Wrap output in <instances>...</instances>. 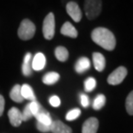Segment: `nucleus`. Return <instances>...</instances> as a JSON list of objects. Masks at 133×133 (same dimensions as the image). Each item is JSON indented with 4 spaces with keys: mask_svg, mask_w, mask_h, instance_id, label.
<instances>
[{
    "mask_svg": "<svg viewBox=\"0 0 133 133\" xmlns=\"http://www.w3.org/2000/svg\"><path fill=\"white\" fill-rule=\"evenodd\" d=\"M92 41L107 51L114 50L116 39L114 35L106 28H96L91 33Z\"/></svg>",
    "mask_w": 133,
    "mask_h": 133,
    "instance_id": "nucleus-1",
    "label": "nucleus"
},
{
    "mask_svg": "<svg viewBox=\"0 0 133 133\" xmlns=\"http://www.w3.org/2000/svg\"><path fill=\"white\" fill-rule=\"evenodd\" d=\"M102 10L101 0H85L84 1V11L89 20L97 18Z\"/></svg>",
    "mask_w": 133,
    "mask_h": 133,
    "instance_id": "nucleus-2",
    "label": "nucleus"
},
{
    "mask_svg": "<svg viewBox=\"0 0 133 133\" xmlns=\"http://www.w3.org/2000/svg\"><path fill=\"white\" fill-rule=\"evenodd\" d=\"M35 25L29 19L22 20L17 31L18 37L22 41L31 39L35 34Z\"/></svg>",
    "mask_w": 133,
    "mask_h": 133,
    "instance_id": "nucleus-3",
    "label": "nucleus"
},
{
    "mask_svg": "<svg viewBox=\"0 0 133 133\" xmlns=\"http://www.w3.org/2000/svg\"><path fill=\"white\" fill-rule=\"evenodd\" d=\"M42 32L46 39H52L55 34V16L54 14L50 12L45 17L42 27Z\"/></svg>",
    "mask_w": 133,
    "mask_h": 133,
    "instance_id": "nucleus-4",
    "label": "nucleus"
},
{
    "mask_svg": "<svg viewBox=\"0 0 133 133\" xmlns=\"http://www.w3.org/2000/svg\"><path fill=\"white\" fill-rule=\"evenodd\" d=\"M127 76V69L124 66H119L115 69L107 77V83L110 85H118L124 80Z\"/></svg>",
    "mask_w": 133,
    "mask_h": 133,
    "instance_id": "nucleus-5",
    "label": "nucleus"
},
{
    "mask_svg": "<svg viewBox=\"0 0 133 133\" xmlns=\"http://www.w3.org/2000/svg\"><path fill=\"white\" fill-rule=\"evenodd\" d=\"M66 12L68 13L71 19L76 22H79L82 20L83 15H82V10L79 7V5L76 2H69L66 4Z\"/></svg>",
    "mask_w": 133,
    "mask_h": 133,
    "instance_id": "nucleus-6",
    "label": "nucleus"
},
{
    "mask_svg": "<svg viewBox=\"0 0 133 133\" xmlns=\"http://www.w3.org/2000/svg\"><path fill=\"white\" fill-rule=\"evenodd\" d=\"M99 128V120L96 118H89L83 123L82 133H97Z\"/></svg>",
    "mask_w": 133,
    "mask_h": 133,
    "instance_id": "nucleus-7",
    "label": "nucleus"
},
{
    "mask_svg": "<svg viewBox=\"0 0 133 133\" xmlns=\"http://www.w3.org/2000/svg\"><path fill=\"white\" fill-rule=\"evenodd\" d=\"M8 117H9L10 122L13 126L17 127L21 125L22 122V112L16 107H12L8 112Z\"/></svg>",
    "mask_w": 133,
    "mask_h": 133,
    "instance_id": "nucleus-8",
    "label": "nucleus"
},
{
    "mask_svg": "<svg viewBox=\"0 0 133 133\" xmlns=\"http://www.w3.org/2000/svg\"><path fill=\"white\" fill-rule=\"evenodd\" d=\"M51 132L52 133H72V130L70 126L66 125L60 120L52 121L51 124Z\"/></svg>",
    "mask_w": 133,
    "mask_h": 133,
    "instance_id": "nucleus-9",
    "label": "nucleus"
},
{
    "mask_svg": "<svg viewBox=\"0 0 133 133\" xmlns=\"http://www.w3.org/2000/svg\"><path fill=\"white\" fill-rule=\"evenodd\" d=\"M46 65V57L42 52H38L32 58V69L39 71L43 70Z\"/></svg>",
    "mask_w": 133,
    "mask_h": 133,
    "instance_id": "nucleus-10",
    "label": "nucleus"
},
{
    "mask_svg": "<svg viewBox=\"0 0 133 133\" xmlns=\"http://www.w3.org/2000/svg\"><path fill=\"white\" fill-rule=\"evenodd\" d=\"M90 61L87 57H81L77 59L75 64V70L78 74H83L90 69Z\"/></svg>",
    "mask_w": 133,
    "mask_h": 133,
    "instance_id": "nucleus-11",
    "label": "nucleus"
},
{
    "mask_svg": "<svg viewBox=\"0 0 133 133\" xmlns=\"http://www.w3.org/2000/svg\"><path fill=\"white\" fill-rule=\"evenodd\" d=\"M60 33L64 36H67V37H70V38H74V39L77 37V35H78L77 30H76V28L69 22H64L60 29Z\"/></svg>",
    "mask_w": 133,
    "mask_h": 133,
    "instance_id": "nucleus-12",
    "label": "nucleus"
},
{
    "mask_svg": "<svg viewBox=\"0 0 133 133\" xmlns=\"http://www.w3.org/2000/svg\"><path fill=\"white\" fill-rule=\"evenodd\" d=\"M93 64L97 71L101 72L106 67V58L100 52L93 53Z\"/></svg>",
    "mask_w": 133,
    "mask_h": 133,
    "instance_id": "nucleus-13",
    "label": "nucleus"
},
{
    "mask_svg": "<svg viewBox=\"0 0 133 133\" xmlns=\"http://www.w3.org/2000/svg\"><path fill=\"white\" fill-rule=\"evenodd\" d=\"M32 54L30 52H28L25 54L24 60L22 66V74L25 76H29L32 74Z\"/></svg>",
    "mask_w": 133,
    "mask_h": 133,
    "instance_id": "nucleus-14",
    "label": "nucleus"
},
{
    "mask_svg": "<svg viewBox=\"0 0 133 133\" xmlns=\"http://www.w3.org/2000/svg\"><path fill=\"white\" fill-rule=\"evenodd\" d=\"M35 118L37 119V122L45 124L46 125H51L52 123V120L51 118V116L49 114V112L46 111L43 107H41V110L39 111V112L35 116Z\"/></svg>",
    "mask_w": 133,
    "mask_h": 133,
    "instance_id": "nucleus-15",
    "label": "nucleus"
},
{
    "mask_svg": "<svg viewBox=\"0 0 133 133\" xmlns=\"http://www.w3.org/2000/svg\"><path fill=\"white\" fill-rule=\"evenodd\" d=\"M21 92H22V95L24 100L26 99V100H29L31 101H36L34 90L29 84H23V85L21 87Z\"/></svg>",
    "mask_w": 133,
    "mask_h": 133,
    "instance_id": "nucleus-16",
    "label": "nucleus"
},
{
    "mask_svg": "<svg viewBox=\"0 0 133 133\" xmlns=\"http://www.w3.org/2000/svg\"><path fill=\"white\" fill-rule=\"evenodd\" d=\"M21 87H22L21 85L16 84V85H15L12 88V89H11V91L10 93V99L15 101V102H17V103L22 102V101H24V99L22 95Z\"/></svg>",
    "mask_w": 133,
    "mask_h": 133,
    "instance_id": "nucleus-17",
    "label": "nucleus"
},
{
    "mask_svg": "<svg viewBox=\"0 0 133 133\" xmlns=\"http://www.w3.org/2000/svg\"><path fill=\"white\" fill-rule=\"evenodd\" d=\"M60 78V76L58 72L55 71H51L46 73V75L43 76L42 78V82L46 84V85H52V84L56 83Z\"/></svg>",
    "mask_w": 133,
    "mask_h": 133,
    "instance_id": "nucleus-18",
    "label": "nucleus"
},
{
    "mask_svg": "<svg viewBox=\"0 0 133 133\" xmlns=\"http://www.w3.org/2000/svg\"><path fill=\"white\" fill-rule=\"evenodd\" d=\"M55 57L60 62H65L69 58V52L64 46H58L54 51Z\"/></svg>",
    "mask_w": 133,
    "mask_h": 133,
    "instance_id": "nucleus-19",
    "label": "nucleus"
},
{
    "mask_svg": "<svg viewBox=\"0 0 133 133\" xmlns=\"http://www.w3.org/2000/svg\"><path fill=\"white\" fill-rule=\"evenodd\" d=\"M106 104V96L102 94L98 95L93 102V108L95 110H101Z\"/></svg>",
    "mask_w": 133,
    "mask_h": 133,
    "instance_id": "nucleus-20",
    "label": "nucleus"
},
{
    "mask_svg": "<svg viewBox=\"0 0 133 133\" xmlns=\"http://www.w3.org/2000/svg\"><path fill=\"white\" fill-rule=\"evenodd\" d=\"M96 87V80L94 77H89L84 81V89L86 92L93 91Z\"/></svg>",
    "mask_w": 133,
    "mask_h": 133,
    "instance_id": "nucleus-21",
    "label": "nucleus"
},
{
    "mask_svg": "<svg viewBox=\"0 0 133 133\" xmlns=\"http://www.w3.org/2000/svg\"><path fill=\"white\" fill-rule=\"evenodd\" d=\"M125 108L129 115H133V90L126 97Z\"/></svg>",
    "mask_w": 133,
    "mask_h": 133,
    "instance_id": "nucleus-22",
    "label": "nucleus"
},
{
    "mask_svg": "<svg viewBox=\"0 0 133 133\" xmlns=\"http://www.w3.org/2000/svg\"><path fill=\"white\" fill-rule=\"evenodd\" d=\"M80 114H81V110L79 108H74L67 112L65 118L68 121H72L76 119L80 116Z\"/></svg>",
    "mask_w": 133,
    "mask_h": 133,
    "instance_id": "nucleus-23",
    "label": "nucleus"
},
{
    "mask_svg": "<svg viewBox=\"0 0 133 133\" xmlns=\"http://www.w3.org/2000/svg\"><path fill=\"white\" fill-rule=\"evenodd\" d=\"M33 117V114L30 110V107L29 104L26 105V107H24L23 111L22 112V121H28L31 118Z\"/></svg>",
    "mask_w": 133,
    "mask_h": 133,
    "instance_id": "nucleus-24",
    "label": "nucleus"
},
{
    "mask_svg": "<svg viewBox=\"0 0 133 133\" xmlns=\"http://www.w3.org/2000/svg\"><path fill=\"white\" fill-rule=\"evenodd\" d=\"M29 104L31 112H32V114H33V116L35 117V116L39 112V111L41 110V108L42 107L39 104V102H38L37 101H31V102L29 103Z\"/></svg>",
    "mask_w": 133,
    "mask_h": 133,
    "instance_id": "nucleus-25",
    "label": "nucleus"
},
{
    "mask_svg": "<svg viewBox=\"0 0 133 133\" xmlns=\"http://www.w3.org/2000/svg\"><path fill=\"white\" fill-rule=\"evenodd\" d=\"M36 127L41 132L43 133H47L51 131V125H46L45 124L39 123V122H36Z\"/></svg>",
    "mask_w": 133,
    "mask_h": 133,
    "instance_id": "nucleus-26",
    "label": "nucleus"
},
{
    "mask_svg": "<svg viewBox=\"0 0 133 133\" xmlns=\"http://www.w3.org/2000/svg\"><path fill=\"white\" fill-rule=\"evenodd\" d=\"M49 103L51 104V106H52L54 107H59V105H60L61 101H60V99H59L58 96L52 95V96H51L49 99Z\"/></svg>",
    "mask_w": 133,
    "mask_h": 133,
    "instance_id": "nucleus-27",
    "label": "nucleus"
},
{
    "mask_svg": "<svg viewBox=\"0 0 133 133\" xmlns=\"http://www.w3.org/2000/svg\"><path fill=\"white\" fill-rule=\"evenodd\" d=\"M80 102L82 104V106L83 107H88L89 105V96L85 94H81L80 95Z\"/></svg>",
    "mask_w": 133,
    "mask_h": 133,
    "instance_id": "nucleus-28",
    "label": "nucleus"
},
{
    "mask_svg": "<svg viewBox=\"0 0 133 133\" xmlns=\"http://www.w3.org/2000/svg\"><path fill=\"white\" fill-rule=\"evenodd\" d=\"M4 110V99L0 95V117L3 115Z\"/></svg>",
    "mask_w": 133,
    "mask_h": 133,
    "instance_id": "nucleus-29",
    "label": "nucleus"
}]
</instances>
